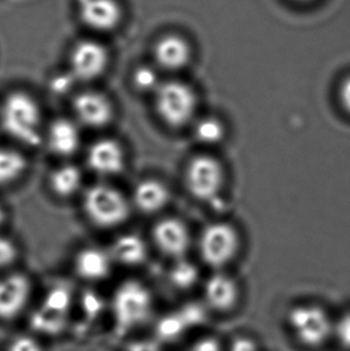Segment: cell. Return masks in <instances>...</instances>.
Returning <instances> with one entry per match:
<instances>
[{"label": "cell", "instance_id": "cell-26", "mask_svg": "<svg viewBox=\"0 0 350 351\" xmlns=\"http://www.w3.org/2000/svg\"><path fill=\"white\" fill-rule=\"evenodd\" d=\"M196 137L199 142L209 145L218 144L222 141L224 136V128L220 120L215 118L203 119L196 126Z\"/></svg>", "mask_w": 350, "mask_h": 351}, {"label": "cell", "instance_id": "cell-33", "mask_svg": "<svg viewBox=\"0 0 350 351\" xmlns=\"http://www.w3.org/2000/svg\"><path fill=\"white\" fill-rule=\"evenodd\" d=\"M6 351H45V349L33 336L19 335L10 341Z\"/></svg>", "mask_w": 350, "mask_h": 351}, {"label": "cell", "instance_id": "cell-34", "mask_svg": "<svg viewBox=\"0 0 350 351\" xmlns=\"http://www.w3.org/2000/svg\"><path fill=\"white\" fill-rule=\"evenodd\" d=\"M226 351H261V347L251 336L237 335L226 346Z\"/></svg>", "mask_w": 350, "mask_h": 351}, {"label": "cell", "instance_id": "cell-21", "mask_svg": "<svg viewBox=\"0 0 350 351\" xmlns=\"http://www.w3.org/2000/svg\"><path fill=\"white\" fill-rule=\"evenodd\" d=\"M29 168V161L23 152L11 147H0V187L19 182Z\"/></svg>", "mask_w": 350, "mask_h": 351}, {"label": "cell", "instance_id": "cell-20", "mask_svg": "<svg viewBox=\"0 0 350 351\" xmlns=\"http://www.w3.org/2000/svg\"><path fill=\"white\" fill-rule=\"evenodd\" d=\"M83 171L71 162L56 167L48 176L49 190L59 199H71L83 190Z\"/></svg>", "mask_w": 350, "mask_h": 351}, {"label": "cell", "instance_id": "cell-32", "mask_svg": "<svg viewBox=\"0 0 350 351\" xmlns=\"http://www.w3.org/2000/svg\"><path fill=\"white\" fill-rule=\"evenodd\" d=\"M186 351H226V346L218 336L205 333L196 338Z\"/></svg>", "mask_w": 350, "mask_h": 351}, {"label": "cell", "instance_id": "cell-11", "mask_svg": "<svg viewBox=\"0 0 350 351\" xmlns=\"http://www.w3.org/2000/svg\"><path fill=\"white\" fill-rule=\"evenodd\" d=\"M81 23L96 33H110L120 27L124 9L118 0H76Z\"/></svg>", "mask_w": 350, "mask_h": 351}, {"label": "cell", "instance_id": "cell-4", "mask_svg": "<svg viewBox=\"0 0 350 351\" xmlns=\"http://www.w3.org/2000/svg\"><path fill=\"white\" fill-rule=\"evenodd\" d=\"M287 325L295 341L307 349H320L334 339L335 319L319 304L294 306L287 314Z\"/></svg>", "mask_w": 350, "mask_h": 351}, {"label": "cell", "instance_id": "cell-7", "mask_svg": "<svg viewBox=\"0 0 350 351\" xmlns=\"http://www.w3.org/2000/svg\"><path fill=\"white\" fill-rule=\"evenodd\" d=\"M110 54L104 43L84 38L73 45L69 56L72 77L82 83L97 81L108 70Z\"/></svg>", "mask_w": 350, "mask_h": 351}, {"label": "cell", "instance_id": "cell-30", "mask_svg": "<svg viewBox=\"0 0 350 351\" xmlns=\"http://www.w3.org/2000/svg\"><path fill=\"white\" fill-rule=\"evenodd\" d=\"M132 86L141 93L152 90L155 93L160 81L157 78L156 72L150 66H139L133 71Z\"/></svg>", "mask_w": 350, "mask_h": 351}, {"label": "cell", "instance_id": "cell-19", "mask_svg": "<svg viewBox=\"0 0 350 351\" xmlns=\"http://www.w3.org/2000/svg\"><path fill=\"white\" fill-rule=\"evenodd\" d=\"M114 264L137 267L148 261L149 247L142 237L135 233L120 234L108 248Z\"/></svg>", "mask_w": 350, "mask_h": 351}, {"label": "cell", "instance_id": "cell-15", "mask_svg": "<svg viewBox=\"0 0 350 351\" xmlns=\"http://www.w3.org/2000/svg\"><path fill=\"white\" fill-rule=\"evenodd\" d=\"M240 289L237 280L224 272H215L204 282L203 302L210 312L226 314L237 308Z\"/></svg>", "mask_w": 350, "mask_h": 351}, {"label": "cell", "instance_id": "cell-2", "mask_svg": "<svg viewBox=\"0 0 350 351\" xmlns=\"http://www.w3.org/2000/svg\"><path fill=\"white\" fill-rule=\"evenodd\" d=\"M130 197L108 182H96L82 195V211L96 228L112 230L128 222L132 214Z\"/></svg>", "mask_w": 350, "mask_h": 351}, {"label": "cell", "instance_id": "cell-22", "mask_svg": "<svg viewBox=\"0 0 350 351\" xmlns=\"http://www.w3.org/2000/svg\"><path fill=\"white\" fill-rule=\"evenodd\" d=\"M29 325L34 332L45 335L48 337H57L67 330L69 315L57 313L41 304L38 309L34 311L29 319Z\"/></svg>", "mask_w": 350, "mask_h": 351}, {"label": "cell", "instance_id": "cell-9", "mask_svg": "<svg viewBox=\"0 0 350 351\" xmlns=\"http://www.w3.org/2000/svg\"><path fill=\"white\" fill-rule=\"evenodd\" d=\"M73 120L82 128L104 130L113 123L115 107L109 96L97 90L78 93L71 104Z\"/></svg>", "mask_w": 350, "mask_h": 351}, {"label": "cell", "instance_id": "cell-5", "mask_svg": "<svg viewBox=\"0 0 350 351\" xmlns=\"http://www.w3.org/2000/svg\"><path fill=\"white\" fill-rule=\"evenodd\" d=\"M154 105L157 117L168 128H185L196 115L197 95L184 82H162L154 93Z\"/></svg>", "mask_w": 350, "mask_h": 351}, {"label": "cell", "instance_id": "cell-16", "mask_svg": "<svg viewBox=\"0 0 350 351\" xmlns=\"http://www.w3.org/2000/svg\"><path fill=\"white\" fill-rule=\"evenodd\" d=\"M114 261L108 248L83 247L73 258V271L82 280L97 283L107 280L113 271Z\"/></svg>", "mask_w": 350, "mask_h": 351}, {"label": "cell", "instance_id": "cell-12", "mask_svg": "<svg viewBox=\"0 0 350 351\" xmlns=\"http://www.w3.org/2000/svg\"><path fill=\"white\" fill-rule=\"evenodd\" d=\"M33 290L28 275L9 271L0 277V320L17 318L27 307Z\"/></svg>", "mask_w": 350, "mask_h": 351}, {"label": "cell", "instance_id": "cell-18", "mask_svg": "<svg viewBox=\"0 0 350 351\" xmlns=\"http://www.w3.org/2000/svg\"><path fill=\"white\" fill-rule=\"evenodd\" d=\"M130 200L133 209L143 215H156L166 209L171 202V191L165 182L154 178L138 181Z\"/></svg>", "mask_w": 350, "mask_h": 351}, {"label": "cell", "instance_id": "cell-29", "mask_svg": "<svg viewBox=\"0 0 350 351\" xmlns=\"http://www.w3.org/2000/svg\"><path fill=\"white\" fill-rule=\"evenodd\" d=\"M81 309L84 317L82 320H84L86 324H94L102 315L104 309V301L99 295L93 291H86L81 300Z\"/></svg>", "mask_w": 350, "mask_h": 351}, {"label": "cell", "instance_id": "cell-17", "mask_svg": "<svg viewBox=\"0 0 350 351\" xmlns=\"http://www.w3.org/2000/svg\"><path fill=\"white\" fill-rule=\"evenodd\" d=\"M152 57L162 70L180 71L191 62L192 48L189 41L178 34H167L154 43Z\"/></svg>", "mask_w": 350, "mask_h": 351}, {"label": "cell", "instance_id": "cell-3", "mask_svg": "<svg viewBox=\"0 0 350 351\" xmlns=\"http://www.w3.org/2000/svg\"><path fill=\"white\" fill-rule=\"evenodd\" d=\"M154 298L147 285L138 280L120 283L112 299V313L115 333L123 337L150 320Z\"/></svg>", "mask_w": 350, "mask_h": 351}, {"label": "cell", "instance_id": "cell-36", "mask_svg": "<svg viewBox=\"0 0 350 351\" xmlns=\"http://www.w3.org/2000/svg\"><path fill=\"white\" fill-rule=\"evenodd\" d=\"M126 351H162L161 344L156 341H139L131 343Z\"/></svg>", "mask_w": 350, "mask_h": 351}, {"label": "cell", "instance_id": "cell-38", "mask_svg": "<svg viewBox=\"0 0 350 351\" xmlns=\"http://www.w3.org/2000/svg\"><path fill=\"white\" fill-rule=\"evenodd\" d=\"M298 1H303V3H307V1H312V0H298Z\"/></svg>", "mask_w": 350, "mask_h": 351}, {"label": "cell", "instance_id": "cell-10", "mask_svg": "<svg viewBox=\"0 0 350 351\" xmlns=\"http://www.w3.org/2000/svg\"><path fill=\"white\" fill-rule=\"evenodd\" d=\"M86 166L100 178H114L123 174L128 156L123 144L114 138H100L91 143L86 154Z\"/></svg>", "mask_w": 350, "mask_h": 351}, {"label": "cell", "instance_id": "cell-35", "mask_svg": "<svg viewBox=\"0 0 350 351\" xmlns=\"http://www.w3.org/2000/svg\"><path fill=\"white\" fill-rule=\"evenodd\" d=\"M338 97L343 110L350 114V76L347 77L346 80L342 82L338 90Z\"/></svg>", "mask_w": 350, "mask_h": 351}, {"label": "cell", "instance_id": "cell-8", "mask_svg": "<svg viewBox=\"0 0 350 351\" xmlns=\"http://www.w3.org/2000/svg\"><path fill=\"white\" fill-rule=\"evenodd\" d=\"M185 180L187 190L194 198L209 202L221 193L224 185V171L215 157L200 155L189 161Z\"/></svg>", "mask_w": 350, "mask_h": 351}, {"label": "cell", "instance_id": "cell-23", "mask_svg": "<svg viewBox=\"0 0 350 351\" xmlns=\"http://www.w3.org/2000/svg\"><path fill=\"white\" fill-rule=\"evenodd\" d=\"M189 332L184 320L179 312H170L157 319L154 328L155 341L160 344H173L179 342Z\"/></svg>", "mask_w": 350, "mask_h": 351}, {"label": "cell", "instance_id": "cell-1", "mask_svg": "<svg viewBox=\"0 0 350 351\" xmlns=\"http://www.w3.org/2000/svg\"><path fill=\"white\" fill-rule=\"evenodd\" d=\"M0 128L19 144L38 147L46 128L41 105L28 91H11L0 105Z\"/></svg>", "mask_w": 350, "mask_h": 351}, {"label": "cell", "instance_id": "cell-28", "mask_svg": "<svg viewBox=\"0 0 350 351\" xmlns=\"http://www.w3.org/2000/svg\"><path fill=\"white\" fill-rule=\"evenodd\" d=\"M19 245L11 237L0 234V274L9 272L19 259Z\"/></svg>", "mask_w": 350, "mask_h": 351}, {"label": "cell", "instance_id": "cell-24", "mask_svg": "<svg viewBox=\"0 0 350 351\" xmlns=\"http://www.w3.org/2000/svg\"><path fill=\"white\" fill-rule=\"evenodd\" d=\"M199 271L197 267L185 259L175 261L170 271V282L175 289L186 291L192 289L198 283Z\"/></svg>", "mask_w": 350, "mask_h": 351}, {"label": "cell", "instance_id": "cell-25", "mask_svg": "<svg viewBox=\"0 0 350 351\" xmlns=\"http://www.w3.org/2000/svg\"><path fill=\"white\" fill-rule=\"evenodd\" d=\"M178 312L186 324L189 331L204 328L208 324L209 314L211 313L204 302H196V301L183 304L178 309Z\"/></svg>", "mask_w": 350, "mask_h": 351}, {"label": "cell", "instance_id": "cell-6", "mask_svg": "<svg viewBox=\"0 0 350 351\" xmlns=\"http://www.w3.org/2000/svg\"><path fill=\"white\" fill-rule=\"evenodd\" d=\"M240 247L237 230L231 224L213 223L204 229L199 239V253L213 269H222L232 263Z\"/></svg>", "mask_w": 350, "mask_h": 351}, {"label": "cell", "instance_id": "cell-14", "mask_svg": "<svg viewBox=\"0 0 350 351\" xmlns=\"http://www.w3.org/2000/svg\"><path fill=\"white\" fill-rule=\"evenodd\" d=\"M43 142L54 156L67 160L81 149V126L73 119H54L45 128Z\"/></svg>", "mask_w": 350, "mask_h": 351}, {"label": "cell", "instance_id": "cell-31", "mask_svg": "<svg viewBox=\"0 0 350 351\" xmlns=\"http://www.w3.org/2000/svg\"><path fill=\"white\" fill-rule=\"evenodd\" d=\"M334 339L341 346L342 349L350 351V312L335 319Z\"/></svg>", "mask_w": 350, "mask_h": 351}, {"label": "cell", "instance_id": "cell-37", "mask_svg": "<svg viewBox=\"0 0 350 351\" xmlns=\"http://www.w3.org/2000/svg\"><path fill=\"white\" fill-rule=\"evenodd\" d=\"M6 219H8V213L5 210L3 204L0 203V230L4 227V224L6 223Z\"/></svg>", "mask_w": 350, "mask_h": 351}, {"label": "cell", "instance_id": "cell-27", "mask_svg": "<svg viewBox=\"0 0 350 351\" xmlns=\"http://www.w3.org/2000/svg\"><path fill=\"white\" fill-rule=\"evenodd\" d=\"M43 306L57 313L69 315L71 311L72 296L67 288H56L48 293L43 300Z\"/></svg>", "mask_w": 350, "mask_h": 351}, {"label": "cell", "instance_id": "cell-13", "mask_svg": "<svg viewBox=\"0 0 350 351\" xmlns=\"http://www.w3.org/2000/svg\"><path fill=\"white\" fill-rule=\"evenodd\" d=\"M152 239L160 253L174 261L184 259L191 245L189 228L174 217L157 221L152 229Z\"/></svg>", "mask_w": 350, "mask_h": 351}]
</instances>
